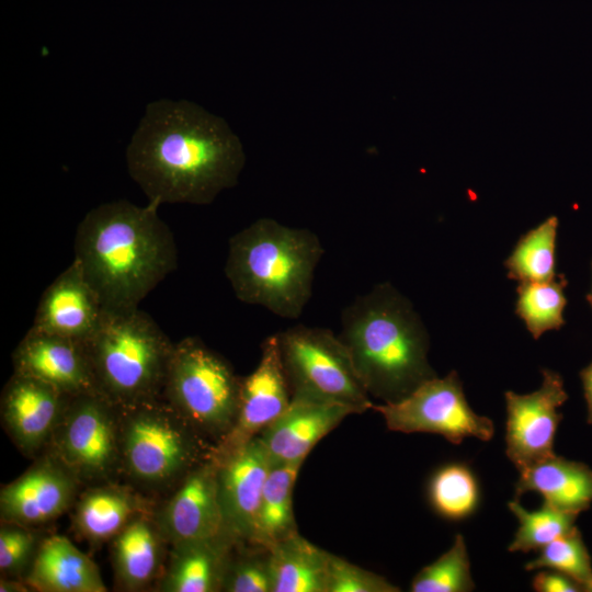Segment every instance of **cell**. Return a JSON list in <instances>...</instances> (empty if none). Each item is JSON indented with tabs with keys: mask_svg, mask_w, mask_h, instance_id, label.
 I'll return each mask as SVG.
<instances>
[{
	"mask_svg": "<svg viewBox=\"0 0 592 592\" xmlns=\"http://www.w3.org/2000/svg\"><path fill=\"white\" fill-rule=\"evenodd\" d=\"M244 162L225 119L186 100L149 103L126 148L129 175L159 205L209 204L237 184Z\"/></svg>",
	"mask_w": 592,
	"mask_h": 592,
	"instance_id": "1",
	"label": "cell"
},
{
	"mask_svg": "<svg viewBox=\"0 0 592 592\" xmlns=\"http://www.w3.org/2000/svg\"><path fill=\"white\" fill-rule=\"evenodd\" d=\"M155 202L126 200L90 209L75 235V260L109 310L139 303L178 266V249Z\"/></svg>",
	"mask_w": 592,
	"mask_h": 592,
	"instance_id": "2",
	"label": "cell"
},
{
	"mask_svg": "<svg viewBox=\"0 0 592 592\" xmlns=\"http://www.w3.org/2000/svg\"><path fill=\"white\" fill-rule=\"evenodd\" d=\"M339 337L368 395L384 403L401 400L435 376L428 332L409 299L389 283L343 309Z\"/></svg>",
	"mask_w": 592,
	"mask_h": 592,
	"instance_id": "3",
	"label": "cell"
},
{
	"mask_svg": "<svg viewBox=\"0 0 592 592\" xmlns=\"http://www.w3.org/2000/svg\"><path fill=\"white\" fill-rule=\"evenodd\" d=\"M323 253L311 230L263 217L230 237L224 272L240 301L297 319L311 297Z\"/></svg>",
	"mask_w": 592,
	"mask_h": 592,
	"instance_id": "4",
	"label": "cell"
},
{
	"mask_svg": "<svg viewBox=\"0 0 592 592\" xmlns=\"http://www.w3.org/2000/svg\"><path fill=\"white\" fill-rule=\"evenodd\" d=\"M84 342L98 391L114 406L162 396L174 343L147 312L105 309Z\"/></svg>",
	"mask_w": 592,
	"mask_h": 592,
	"instance_id": "5",
	"label": "cell"
},
{
	"mask_svg": "<svg viewBox=\"0 0 592 592\" xmlns=\"http://www.w3.org/2000/svg\"><path fill=\"white\" fill-rule=\"evenodd\" d=\"M118 409L119 473L135 489H173L215 445L162 397Z\"/></svg>",
	"mask_w": 592,
	"mask_h": 592,
	"instance_id": "6",
	"label": "cell"
},
{
	"mask_svg": "<svg viewBox=\"0 0 592 592\" xmlns=\"http://www.w3.org/2000/svg\"><path fill=\"white\" fill-rule=\"evenodd\" d=\"M241 377L197 337L174 343L162 398L215 446L231 431Z\"/></svg>",
	"mask_w": 592,
	"mask_h": 592,
	"instance_id": "7",
	"label": "cell"
},
{
	"mask_svg": "<svg viewBox=\"0 0 592 592\" xmlns=\"http://www.w3.org/2000/svg\"><path fill=\"white\" fill-rule=\"evenodd\" d=\"M292 398L345 407L353 413L373 409L351 355L331 330L297 325L277 332Z\"/></svg>",
	"mask_w": 592,
	"mask_h": 592,
	"instance_id": "8",
	"label": "cell"
},
{
	"mask_svg": "<svg viewBox=\"0 0 592 592\" xmlns=\"http://www.w3.org/2000/svg\"><path fill=\"white\" fill-rule=\"evenodd\" d=\"M46 449L82 485L111 481L119 473L117 407L100 392L71 397Z\"/></svg>",
	"mask_w": 592,
	"mask_h": 592,
	"instance_id": "9",
	"label": "cell"
},
{
	"mask_svg": "<svg viewBox=\"0 0 592 592\" xmlns=\"http://www.w3.org/2000/svg\"><path fill=\"white\" fill-rule=\"evenodd\" d=\"M372 410L391 431L440 434L453 444L467 437L490 441L494 434L492 421L469 407L454 371L443 378L428 379L399 401L374 403Z\"/></svg>",
	"mask_w": 592,
	"mask_h": 592,
	"instance_id": "10",
	"label": "cell"
},
{
	"mask_svg": "<svg viewBox=\"0 0 592 592\" xmlns=\"http://www.w3.org/2000/svg\"><path fill=\"white\" fill-rule=\"evenodd\" d=\"M542 374L536 391L505 392V453L519 471L555 455V434L562 419L558 408L568 396L558 373L543 369Z\"/></svg>",
	"mask_w": 592,
	"mask_h": 592,
	"instance_id": "11",
	"label": "cell"
},
{
	"mask_svg": "<svg viewBox=\"0 0 592 592\" xmlns=\"http://www.w3.org/2000/svg\"><path fill=\"white\" fill-rule=\"evenodd\" d=\"M217 470V459L212 455L190 471L156 511L153 519L167 544L231 538L225 527Z\"/></svg>",
	"mask_w": 592,
	"mask_h": 592,
	"instance_id": "12",
	"label": "cell"
},
{
	"mask_svg": "<svg viewBox=\"0 0 592 592\" xmlns=\"http://www.w3.org/2000/svg\"><path fill=\"white\" fill-rule=\"evenodd\" d=\"M291 400L276 332L263 340L260 361L253 372L241 377L235 424L214 447L213 455H227L259 436L287 409Z\"/></svg>",
	"mask_w": 592,
	"mask_h": 592,
	"instance_id": "13",
	"label": "cell"
},
{
	"mask_svg": "<svg viewBox=\"0 0 592 592\" xmlns=\"http://www.w3.org/2000/svg\"><path fill=\"white\" fill-rule=\"evenodd\" d=\"M214 457L226 532L238 546L255 547L262 492L272 466L270 455L257 436L227 455Z\"/></svg>",
	"mask_w": 592,
	"mask_h": 592,
	"instance_id": "14",
	"label": "cell"
},
{
	"mask_svg": "<svg viewBox=\"0 0 592 592\" xmlns=\"http://www.w3.org/2000/svg\"><path fill=\"white\" fill-rule=\"evenodd\" d=\"M82 483L49 453L0 491L1 522L33 527L73 506Z\"/></svg>",
	"mask_w": 592,
	"mask_h": 592,
	"instance_id": "15",
	"label": "cell"
},
{
	"mask_svg": "<svg viewBox=\"0 0 592 592\" xmlns=\"http://www.w3.org/2000/svg\"><path fill=\"white\" fill-rule=\"evenodd\" d=\"M71 396L39 379L13 373L1 395L5 432L25 456L46 448Z\"/></svg>",
	"mask_w": 592,
	"mask_h": 592,
	"instance_id": "16",
	"label": "cell"
},
{
	"mask_svg": "<svg viewBox=\"0 0 592 592\" xmlns=\"http://www.w3.org/2000/svg\"><path fill=\"white\" fill-rule=\"evenodd\" d=\"M13 373L47 383L68 396L99 392L84 341L31 327L12 354Z\"/></svg>",
	"mask_w": 592,
	"mask_h": 592,
	"instance_id": "17",
	"label": "cell"
},
{
	"mask_svg": "<svg viewBox=\"0 0 592 592\" xmlns=\"http://www.w3.org/2000/svg\"><path fill=\"white\" fill-rule=\"evenodd\" d=\"M104 306L73 261L44 291L32 328L80 341H87L96 330Z\"/></svg>",
	"mask_w": 592,
	"mask_h": 592,
	"instance_id": "18",
	"label": "cell"
},
{
	"mask_svg": "<svg viewBox=\"0 0 592 592\" xmlns=\"http://www.w3.org/2000/svg\"><path fill=\"white\" fill-rule=\"evenodd\" d=\"M350 414L354 413L342 406L292 398L259 436L272 465L303 464L317 443Z\"/></svg>",
	"mask_w": 592,
	"mask_h": 592,
	"instance_id": "19",
	"label": "cell"
},
{
	"mask_svg": "<svg viewBox=\"0 0 592 592\" xmlns=\"http://www.w3.org/2000/svg\"><path fill=\"white\" fill-rule=\"evenodd\" d=\"M39 592H105L96 565L67 537L52 535L41 540L24 577Z\"/></svg>",
	"mask_w": 592,
	"mask_h": 592,
	"instance_id": "20",
	"label": "cell"
},
{
	"mask_svg": "<svg viewBox=\"0 0 592 592\" xmlns=\"http://www.w3.org/2000/svg\"><path fill=\"white\" fill-rule=\"evenodd\" d=\"M73 528L90 543L112 540L130 521L150 514L144 497L130 485H90L75 502Z\"/></svg>",
	"mask_w": 592,
	"mask_h": 592,
	"instance_id": "21",
	"label": "cell"
},
{
	"mask_svg": "<svg viewBox=\"0 0 592 592\" xmlns=\"http://www.w3.org/2000/svg\"><path fill=\"white\" fill-rule=\"evenodd\" d=\"M236 547L238 545L229 537L173 545L159 590L221 591L224 577Z\"/></svg>",
	"mask_w": 592,
	"mask_h": 592,
	"instance_id": "22",
	"label": "cell"
},
{
	"mask_svg": "<svg viewBox=\"0 0 592 592\" xmlns=\"http://www.w3.org/2000/svg\"><path fill=\"white\" fill-rule=\"evenodd\" d=\"M515 483L516 496L539 493L544 503L579 514L592 503V469L556 454L522 471Z\"/></svg>",
	"mask_w": 592,
	"mask_h": 592,
	"instance_id": "23",
	"label": "cell"
},
{
	"mask_svg": "<svg viewBox=\"0 0 592 592\" xmlns=\"http://www.w3.org/2000/svg\"><path fill=\"white\" fill-rule=\"evenodd\" d=\"M163 538L153 515L141 514L112 539L116 580L125 590H140L160 571Z\"/></svg>",
	"mask_w": 592,
	"mask_h": 592,
	"instance_id": "24",
	"label": "cell"
},
{
	"mask_svg": "<svg viewBox=\"0 0 592 592\" xmlns=\"http://www.w3.org/2000/svg\"><path fill=\"white\" fill-rule=\"evenodd\" d=\"M330 553L299 533L269 549L273 592H327Z\"/></svg>",
	"mask_w": 592,
	"mask_h": 592,
	"instance_id": "25",
	"label": "cell"
},
{
	"mask_svg": "<svg viewBox=\"0 0 592 592\" xmlns=\"http://www.w3.org/2000/svg\"><path fill=\"white\" fill-rule=\"evenodd\" d=\"M303 464L272 465L262 492L258 515L255 547L270 549L298 533L293 490Z\"/></svg>",
	"mask_w": 592,
	"mask_h": 592,
	"instance_id": "26",
	"label": "cell"
},
{
	"mask_svg": "<svg viewBox=\"0 0 592 592\" xmlns=\"http://www.w3.org/2000/svg\"><path fill=\"white\" fill-rule=\"evenodd\" d=\"M557 227V217L550 216L517 241L505 261L510 278L522 283L547 282L556 277Z\"/></svg>",
	"mask_w": 592,
	"mask_h": 592,
	"instance_id": "27",
	"label": "cell"
},
{
	"mask_svg": "<svg viewBox=\"0 0 592 592\" xmlns=\"http://www.w3.org/2000/svg\"><path fill=\"white\" fill-rule=\"evenodd\" d=\"M567 280L562 274L547 282H522L517 287L516 314L524 321L534 339L563 323L566 306L563 289Z\"/></svg>",
	"mask_w": 592,
	"mask_h": 592,
	"instance_id": "28",
	"label": "cell"
},
{
	"mask_svg": "<svg viewBox=\"0 0 592 592\" xmlns=\"http://www.w3.org/2000/svg\"><path fill=\"white\" fill-rule=\"evenodd\" d=\"M508 505L519 520V528L509 546V551L540 550L577 528L574 526L579 515L577 513L562 511L546 503L538 510L527 511L516 499L510 501Z\"/></svg>",
	"mask_w": 592,
	"mask_h": 592,
	"instance_id": "29",
	"label": "cell"
},
{
	"mask_svg": "<svg viewBox=\"0 0 592 592\" xmlns=\"http://www.w3.org/2000/svg\"><path fill=\"white\" fill-rule=\"evenodd\" d=\"M429 498L441 516L463 520L473 514L479 501L475 475L465 464L443 466L431 478Z\"/></svg>",
	"mask_w": 592,
	"mask_h": 592,
	"instance_id": "30",
	"label": "cell"
},
{
	"mask_svg": "<svg viewBox=\"0 0 592 592\" xmlns=\"http://www.w3.org/2000/svg\"><path fill=\"white\" fill-rule=\"evenodd\" d=\"M474 588L465 539L457 534L452 547L445 554L415 574L410 590L412 592H468Z\"/></svg>",
	"mask_w": 592,
	"mask_h": 592,
	"instance_id": "31",
	"label": "cell"
},
{
	"mask_svg": "<svg viewBox=\"0 0 592 592\" xmlns=\"http://www.w3.org/2000/svg\"><path fill=\"white\" fill-rule=\"evenodd\" d=\"M525 569L555 570L570 577L582 590L592 591L591 558L578 528L543 547Z\"/></svg>",
	"mask_w": 592,
	"mask_h": 592,
	"instance_id": "32",
	"label": "cell"
},
{
	"mask_svg": "<svg viewBox=\"0 0 592 592\" xmlns=\"http://www.w3.org/2000/svg\"><path fill=\"white\" fill-rule=\"evenodd\" d=\"M221 591L273 592L269 550L253 547L249 553L231 556Z\"/></svg>",
	"mask_w": 592,
	"mask_h": 592,
	"instance_id": "33",
	"label": "cell"
},
{
	"mask_svg": "<svg viewBox=\"0 0 592 592\" xmlns=\"http://www.w3.org/2000/svg\"><path fill=\"white\" fill-rule=\"evenodd\" d=\"M38 535L32 527L1 522L0 571L16 578L29 570L39 546Z\"/></svg>",
	"mask_w": 592,
	"mask_h": 592,
	"instance_id": "34",
	"label": "cell"
},
{
	"mask_svg": "<svg viewBox=\"0 0 592 592\" xmlns=\"http://www.w3.org/2000/svg\"><path fill=\"white\" fill-rule=\"evenodd\" d=\"M386 578L330 553L327 592H398Z\"/></svg>",
	"mask_w": 592,
	"mask_h": 592,
	"instance_id": "35",
	"label": "cell"
},
{
	"mask_svg": "<svg viewBox=\"0 0 592 592\" xmlns=\"http://www.w3.org/2000/svg\"><path fill=\"white\" fill-rule=\"evenodd\" d=\"M533 589L538 592H577L581 587L570 577L550 569L540 570L533 578Z\"/></svg>",
	"mask_w": 592,
	"mask_h": 592,
	"instance_id": "36",
	"label": "cell"
},
{
	"mask_svg": "<svg viewBox=\"0 0 592 592\" xmlns=\"http://www.w3.org/2000/svg\"><path fill=\"white\" fill-rule=\"evenodd\" d=\"M580 377L582 380L584 397L588 407V422L592 423V363L581 371Z\"/></svg>",
	"mask_w": 592,
	"mask_h": 592,
	"instance_id": "37",
	"label": "cell"
},
{
	"mask_svg": "<svg viewBox=\"0 0 592 592\" xmlns=\"http://www.w3.org/2000/svg\"><path fill=\"white\" fill-rule=\"evenodd\" d=\"M30 590L31 588L26 584L24 580L23 582H21L10 577H2L0 580L1 592H26Z\"/></svg>",
	"mask_w": 592,
	"mask_h": 592,
	"instance_id": "38",
	"label": "cell"
},
{
	"mask_svg": "<svg viewBox=\"0 0 592 592\" xmlns=\"http://www.w3.org/2000/svg\"><path fill=\"white\" fill-rule=\"evenodd\" d=\"M587 299H588V301L590 303V305L592 307V289H591V293L587 296Z\"/></svg>",
	"mask_w": 592,
	"mask_h": 592,
	"instance_id": "39",
	"label": "cell"
}]
</instances>
